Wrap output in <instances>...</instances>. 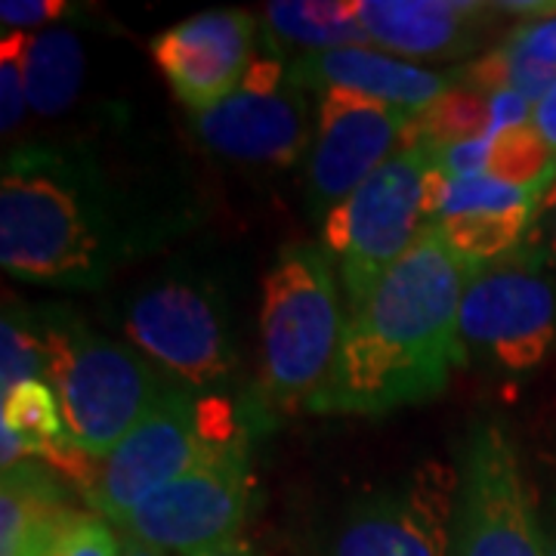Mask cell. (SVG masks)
Returning <instances> with one entry per match:
<instances>
[{
	"label": "cell",
	"mask_w": 556,
	"mask_h": 556,
	"mask_svg": "<svg viewBox=\"0 0 556 556\" xmlns=\"http://www.w3.org/2000/svg\"><path fill=\"white\" fill-rule=\"evenodd\" d=\"M186 204L78 142H20L0 177V263L13 278L97 291L186 229Z\"/></svg>",
	"instance_id": "cell-1"
},
{
	"label": "cell",
	"mask_w": 556,
	"mask_h": 556,
	"mask_svg": "<svg viewBox=\"0 0 556 556\" xmlns=\"http://www.w3.org/2000/svg\"><path fill=\"white\" fill-rule=\"evenodd\" d=\"M470 273L430 223L346 318L334 375L313 412L383 417L442 396L467 365L460 300Z\"/></svg>",
	"instance_id": "cell-2"
},
{
	"label": "cell",
	"mask_w": 556,
	"mask_h": 556,
	"mask_svg": "<svg viewBox=\"0 0 556 556\" xmlns=\"http://www.w3.org/2000/svg\"><path fill=\"white\" fill-rule=\"evenodd\" d=\"M47 383L53 387L65 445L87 457H109L174 387L127 340L90 331L65 306L43 309Z\"/></svg>",
	"instance_id": "cell-3"
},
{
	"label": "cell",
	"mask_w": 556,
	"mask_h": 556,
	"mask_svg": "<svg viewBox=\"0 0 556 556\" xmlns=\"http://www.w3.org/2000/svg\"><path fill=\"white\" fill-rule=\"evenodd\" d=\"M346 318L328 254L288 244L263 278L260 380L266 408H309L328 390Z\"/></svg>",
	"instance_id": "cell-4"
},
{
	"label": "cell",
	"mask_w": 556,
	"mask_h": 556,
	"mask_svg": "<svg viewBox=\"0 0 556 556\" xmlns=\"http://www.w3.org/2000/svg\"><path fill=\"white\" fill-rule=\"evenodd\" d=\"M124 340L179 390L223 396L239 375L226 294L199 273H161L121 303Z\"/></svg>",
	"instance_id": "cell-5"
},
{
	"label": "cell",
	"mask_w": 556,
	"mask_h": 556,
	"mask_svg": "<svg viewBox=\"0 0 556 556\" xmlns=\"http://www.w3.org/2000/svg\"><path fill=\"white\" fill-rule=\"evenodd\" d=\"M248 433L254 430L232 399L199 396L170 387L152 415L112 455L97 460L80 497L87 510L115 526L146 497L186 477L204 457Z\"/></svg>",
	"instance_id": "cell-6"
},
{
	"label": "cell",
	"mask_w": 556,
	"mask_h": 556,
	"mask_svg": "<svg viewBox=\"0 0 556 556\" xmlns=\"http://www.w3.org/2000/svg\"><path fill=\"white\" fill-rule=\"evenodd\" d=\"M430 179L433 146L417 137L321 223V251L338 260L350 316L430 226Z\"/></svg>",
	"instance_id": "cell-7"
},
{
	"label": "cell",
	"mask_w": 556,
	"mask_h": 556,
	"mask_svg": "<svg viewBox=\"0 0 556 556\" xmlns=\"http://www.w3.org/2000/svg\"><path fill=\"white\" fill-rule=\"evenodd\" d=\"M460 343L467 362L526 375L556 343V273L535 241L470 273L460 300Z\"/></svg>",
	"instance_id": "cell-8"
},
{
	"label": "cell",
	"mask_w": 556,
	"mask_h": 556,
	"mask_svg": "<svg viewBox=\"0 0 556 556\" xmlns=\"http://www.w3.org/2000/svg\"><path fill=\"white\" fill-rule=\"evenodd\" d=\"M251 433L207 455L186 477L149 495L127 517L115 522L121 535L137 538L170 556L236 541L251 510Z\"/></svg>",
	"instance_id": "cell-9"
},
{
	"label": "cell",
	"mask_w": 556,
	"mask_h": 556,
	"mask_svg": "<svg viewBox=\"0 0 556 556\" xmlns=\"http://www.w3.org/2000/svg\"><path fill=\"white\" fill-rule=\"evenodd\" d=\"M452 556H544L535 501L514 439L479 424L460 457Z\"/></svg>",
	"instance_id": "cell-10"
},
{
	"label": "cell",
	"mask_w": 556,
	"mask_h": 556,
	"mask_svg": "<svg viewBox=\"0 0 556 556\" xmlns=\"http://www.w3.org/2000/svg\"><path fill=\"white\" fill-rule=\"evenodd\" d=\"M195 137L217 159L248 167H291L316 137L306 87L281 56L254 60L229 100L195 115Z\"/></svg>",
	"instance_id": "cell-11"
},
{
	"label": "cell",
	"mask_w": 556,
	"mask_h": 556,
	"mask_svg": "<svg viewBox=\"0 0 556 556\" xmlns=\"http://www.w3.org/2000/svg\"><path fill=\"white\" fill-rule=\"evenodd\" d=\"M460 470L424 460L396 485L358 497L325 556H452Z\"/></svg>",
	"instance_id": "cell-12"
},
{
	"label": "cell",
	"mask_w": 556,
	"mask_h": 556,
	"mask_svg": "<svg viewBox=\"0 0 556 556\" xmlns=\"http://www.w3.org/2000/svg\"><path fill=\"white\" fill-rule=\"evenodd\" d=\"M420 115L353 90L321 93L316 137L306 161V207L325 223L328 214L380 170L402 146L420 137Z\"/></svg>",
	"instance_id": "cell-13"
},
{
	"label": "cell",
	"mask_w": 556,
	"mask_h": 556,
	"mask_svg": "<svg viewBox=\"0 0 556 556\" xmlns=\"http://www.w3.org/2000/svg\"><path fill=\"white\" fill-rule=\"evenodd\" d=\"M257 20L244 10H204L152 40V60L192 115L229 100L254 65Z\"/></svg>",
	"instance_id": "cell-14"
},
{
	"label": "cell",
	"mask_w": 556,
	"mask_h": 556,
	"mask_svg": "<svg viewBox=\"0 0 556 556\" xmlns=\"http://www.w3.org/2000/svg\"><path fill=\"white\" fill-rule=\"evenodd\" d=\"M294 78L316 93L328 90H353L371 100L390 102L412 115H424L437 100H442L452 87L464 84V68L437 72L424 68L412 60L393 56L387 50L371 47H338L300 53L291 62Z\"/></svg>",
	"instance_id": "cell-15"
},
{
	"label": "cell",
	"mask_w": 556,
	"mask_h": 556,
	"mask_svg": "<svg viewBox=\"0 0 556 556\" xmlns=\"http://www.w3.org/2000/svg\"><path fill=\"white\" fill-rule=\"evenodd\" d=\"M489 3L457 0H358V20L371 43L408 60H457L473 53L485 25L495 20Z\"/></svg>",
	"instance_id": "cell-16"
},
{
	"label": "cell",
	"mask_w": 556,
	"mask_h": 556,
	"mask_svg": "<svg viewBox=\"0 0 556 556\" xmlns=\"http://www.w3.org/2000/svg\"><path fill=\"white\" fill-rule=\"evenodd\" d=\"M87 56L80 38L68 28L28 35L25 43V93L38 118H62L72 112L84 87Z\"/></svg>",
	"instance_id": "cell-17"
},
{
	"label": "cell",
	"mask_w": 556,
	"mask_h": 556,
	"mask_svg": "<svg viewBox=\"0 0 556 556\" xmlns=\"http://www.w3.org/2000/svg\"><path fill=\"white\" fill-rule=\"evenodd\" d=\"M269 43L300 47L303 53L371 43L358 20V3L331 0H273L263 7Z\"/></svg>",
	"instance_id": "cell-18"
},
{
	"label": "cell",
	"mask_w": 556,
	"mask_h": 556,
	"mask_svg": "<svg viewBox=\"0 0 556 556\" xmlns=\"http://www.w3.org/2000/svg\"><path fill=\"white\" fill-rule=\"evenodd\" d=\"M72 507L68 482L43 467V460H22L3 470L0 485V556H22L31 532L50 514Z\"/></svg>",
	"instance_id": "cell-19"
},
{
	"label": "cell",
	"mask_w": 556,
	"mask_h": 556,
	"mask_svg": "<svg viewBox=\"0 0 556 556\" xmlns=\"http://www.w3.org/2000/svg\"><path fill=\"white\" fill-rule=\"evenodd\" d=\"M544 199V189H519L507 186L501 179L479 174V177H442L433 167L430 179V195H427V219L460 217V214H517L532 211L538 214Z\"/></svg>",
	"instance_id": "cell-20"
},
{
	"label": "cell",
	"mask_w": 556,
	"mask_h": 556,
	"mask_svg": "<svg viewBox=\"0 0 556 556\" xmlns=\"http://www.w3.org/2000/svg\"><path fill=\"white\" fill-rule=\"evenodd\" d=\"M0 393L10 396L16 387L28 380H47L50 343H47V321L43 309L28 306L20 300L3 303L0 321Z\"/></svg>",
	"instance_id": "cell-21"
},
{
	"label": "cell",
	"mask_w": 556,
	"mask_h": 556,
	"mask_svg": "<svg viewBox=\"0 0 556 556\" xmlns=\"http://www.w3.org/2000/svg\"><path fill=\"white\" fill-rule=\"evenodd\" d=\"M532 223H535L532 211H517V214H460V217L439 219L433 226L457 257L470 269H479L517 251L529 239L526 232L532 229Z\"/></svg>",
	"instance_id": "cell-22"
},
{
	"label": "cell",
	"mask_w": 556,
	"mask_h": 556,
	"mask_svg": "<svg viewBox=\"0 0 556 556\" xmlns=\"http://www.w3.org/2000/svg\"><path fill=\"white\" fill-rule=\"evenodd\" d=\"M22 556H124V541L109 519L72 504L40 522Z\"/></svg>",
	"instance_id": "cell-23"
},
{
	"label": "cell",
	"mask_w": 556,
	"mask_h": 556,
	"mask_svg": "<svg viewBox=\"0 0 556 556\" xmlns=\"http://www.w3.org/2000/svg\"><path fill=\"white\" fill-rule=\"evenodd\" d=\"M0 427L20 439L25 445V455L35 460L65 442L60 402L47 380H28L16 387L10 396H3Z\"/></svg>",
	"instance_id": "cell-24"
},
{
	"label": "cell",
	"mask_w": 556,
	"mask_h": 556,
	"mask_svg": "<svg viewBox=\"0 0 556 556\" xmlns=\"http://www.w3.org/2000/svg\"><path fill=\"white\" fill-rule=\"evenodd\" d=\"M497 50L510 72V90L535 105L556 80V16L519 25Z\"/></svg>",
	"instance_id": "cell-25"
},
{
	"label": "cell",
	"mask_w": 556,
	"mask_h": 556,
	"mask_svg": "<svg viewBox=\"0 0 556 556\" xmlns=\"http://www.w3.org/2000/svg\"><path fill=\"white\" fill-rule=\"evenodd\" d=\"M556 170V152L538 137V130L529 124L504 130L492 139L489 149V177L501 179L507 186H519V189H544L551 186Z\"/></svg>",
	"instance_id": "cell-26"
},
{
	"label": "cell",
	"mask_w": 556,
	"mask_h": 556,
	"mask_svg": "<svg viewBox=\"0 0 556 556\" xmlns=\"http://www.w3.org/2000/svg\"><path fill=\"white\" fill-rule=\"evenodd\" d=\"M492 97L470 84H457L417 121L420 139L433 146H455L467 139H489Z\"/></svg>",
	"instance_id": "cell-27"
},
{
	"label": "cell",
	"mask_w": 556,
	"mask_h": 556,
	"mask_svg": "<svg viewBox=\"0 0 556 556\" xmlns=\"http://www.w3.org/2000/svg\"><path fill=\"white\" fill-rule=\"evenodd\" d=\"M25 43L28 31H7L0 40V130L3 137L16 134L25 121Z\"/></svg>",
	"instance_id": "cell-28"
},
{
	"label": "cell",
	"mask_w": 556,
	"mask_h": 556,
	"mask_svg": "<svg viewBox=\"0 0 556 556\" xmlns=\"http://www.w3.org/2000/svg\"><path fill=\"white\" fill-rule=\"evenodd\" d=\"M532 501H535L538 532L544 544V556H556V455H544L538 460V473H526Z\"/></svg>",
	"instance_id": "cell-29"
},
{
	"label": "cell",
	"mask_w": 556,
	"mask_h": 556,
	"mask_svg": "<svg viewBox=\"0 0 556 556\" xmlns=\"http://www.w3.org/2000/svg\"><path fill=\"white\" fill-rule=\"evenodd\" d=\"M489 149H492V139H467V142H455V146H433V167H437V174L452 179L479 177L489 167Z\"/></svg>",
	"instance_id": "cell-30"
},
{
	"label": "cell",
	"mask_w": 556,
	"mask_h": 556,
	"mask_svg": "<svg viewBox=\"0 0 556 556\" xmlns=\"http://www.w3.org/2000/svg\"><path fill=\"white\" fill-rule=\"evenodd\" d=\"M68 7L62 0H3L0 3V20L13 31H25L28 25L60 20Z\"/></svg>",
	"instance_id": "cell-31"
},
{
	"label": "cell",
	"mask_w": 556,
	"mask_h": 556,
	"mask_svg": "<svg viewBox=\"0 0 556 556\" xmlns=\"http://www.w3.org/2000/svg\"><path fill=\"white\" fill-rule=\"evenodd\" d=\"M532 121V102L526 100L517 90H501L492 93V127H489V139H495L504 130H514Z\"/></svg>",
	"instance_id": "cell-32"
},
{
	"label": "cell",
	"mask_w": 556,
	"mask_h": 556,
	"mask_svg": "<svg viewBox=\"0 0 556 556\" xmlns=\"http://www.w3.org/2000/svg\"><path fill=\"white\" fill-rule=\"evenodd\" d=\"M529 239L535 241L541 248V254L547 257L551 269L556 273V204H547L535 214V223H532V236Z\"/></svg>",
	"instance_id": "cell-33"
},
{
	"label": "cell",
	"mask_w": 556,
	"mask_h": 556,
	"mask_svg": "<svg viewBox=\"0 0 556 556\" xmlns=\"http://www.w3.org/2000/svg\"><path fill=\"white\" fill-rule=\"evenodd\" d=\"M532 127L538 130V137L556 152V80L551 84V90L532 105Z\"/></svg>",
	"instance_id": "cell-34"
},
{
	"label": "cell",
	"mask_w": 556,
	"mask_h": 556,
	"mask_svg": "<svg viewBox=\"0 0 556 556\" xmlns=\"http://www.w3.org/2000/svg\"><path fill=\"white\" fill-rule=\"evenodd\" d=\"M195 556H263V554H260V551H254L248 541L236 538V541H226V544L211 547V551H201V554H195Z\"/></svg>",
	"instance_id": "cell-35"
},
{
	"label": "cell",
	"mask_w": 556,
	"mask_h": 556,
	"mask_svg": "<svg viewBox=\"0 0 556 556\" xmlns=\"http://www.w3.org/2000/svg\"><path fill=\"white\" fill-rule=\"evenodd\" d=\"M121 541H124V556H170V554H164V551H159V547L142 544V541H137V538L121 535Z\"/></svg>",
	"instance_id": "cell-36"
},
{
	"label": "cell",
	"mask_w": 556,
	"mask_h": 556,
	"mask_svg": "<svg viewBox=\"0 0 556 556\" xmlns=\"http://www.w3.org/2000/svg\"><path fill=\"white\" fill-rule=\"evenodd\" d=\"M547 204H556V170H554V179H551V186H547V192H544V199H541V207H547ZM538 207V211H541Z\"/></svg>",
	"instance_id": "cell-37"
}]
</instances>
